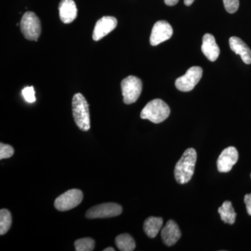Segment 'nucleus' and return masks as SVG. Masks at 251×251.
<instances>
[{
  "instance_id": "1",
  "label": "nucleus",
  "mask_w": 251,
  "mask_h": 251,
  "mask_svg": "<svg viewBox=\"0 0 251 251\" xmlns=\"http://www.w3.org/2000/svg\"><path fill=\"white\" fill-rule=\"evenodd\" d=\"M197 161V152L193 148H188L176 163L175 168V178L180 184L188 183L194 174Z\"/></svg>"
},
{
  "instance_id": "2",
  "label": "nucleus",
  "mask_w": 251,
  "mask_h": 251,
  "mask_svg": "<svg viewBox=\"0 0 251 251\" xmlns=\"http://www.w3.org/2000/svg\"><path fill=\"white\" fill-rule=\"evenodd\" d=\"M72 111L74 121L82 131L90 129V115L89 104L82 94L77 93L73 97Z\"/></svg>"
},
{
  "instance_id": "3",
  "label": "nucleus",
  "mask_w": 251,
  "mask_h": 251,
  "mask_svg": "<svg viewBox=\"0 0 251 251\" xmlns=\"http://www.w3.org/2000/svg\"><path fill=\"white\" fill-rule=\"evenodd\" d=\"M171 109L168 104L159 99H153L149 102L140 113L143 120H148L154 124L161 123L168 119Z\"/></svg>"
},
{
  "instance_id": "4",
  "label": "nucleus",
  "mask_w": 251,
  "mask_h": 251,
  "mask_svg": "<svg viewBox=\"0 0 251 251\" xmlns=\"http://www.w3.org/2000/svg\"><path fill=\"white\" fill-rule=\"evenodd\" d=\"M21 32L25 39L37 41L41 33V21L34 12L27 11L23 15L20 23Z\"/></svg>"
},
{
  "instance_id": "5",
  "label": "nucleus",
  "mask_w": 251,
  "mask_h": 251,
  "mask_svg": "<svg viewBox=\"0 0 251 251\" xmlns=\"http://www.w3.org/2000/svg\"><path fill=\"white\" fill-rule=\"evenodd\" d=\"M121 87L124 103L129 105L139 98L143 90V82L139 77L129 75L122 81Z\"/></svg>"
},
{
  "instance_id": "6",
  "label": "nucleus",
  "mask_w": 251,
  "mask_h": 251,
  "mask_svg": "<svg viewBox=\"0 0 251 251\" xmlns=\"http://www.w3.org/2000/svg\"><path fill=\"white\" fill-rule=\"evenodd\" d=\"M83 199V194L79 189H71L60 195L54 201V207L60 211H69L79 205Z\"/></svg>"
},
{
  "instance_id": "7",
  "label": "nucleus",
  "mask_w": 251,
  "mask_h": 251,
  "mask_svg": "<svg viewBox=\"0 0 251 251\" xmlns=\"http://www.w3.org/2000/svg\"><path fill=\"white\" fill-rule=\"evenodd\" d=\"M122 213V207L117 203L108 202L96 205L90 208L86 212L87 219H106L120 216Z\"/></svg>"
},
{
  "instance_id": "8",
  "label": "nucleus",
  "mask_w": 251,
  "mask_h": 251,
  "mask_svg": "<svg viewBox=\"0 0 251 251\" xmlns=\"http://www.w3.org/2000/svg\"><path fill=\"white\" fill-rule=\"evenodd\" d=\"M202 69L200 67L190 68L183 76L175 81L176 89L181 92H191L195 88L202 76Z\"/></svg>"
},
{
  "instance_id": "9",
  "label": "nucleus",
  "mask_w": 251,
  "mask_h": 251,
  "mask_svg": "<svg viewBox=\"0 0 251 251\" xmlns=\"http://www.w3.org/2000/svg\"><path fill=\"white\" fill-rule=\"evenodd\" d=\"M173 34V27L166 21L155 23L150 36V44L156 46L171 39Z\"/></svg>"
},
{
  "instance_id": "10",
  "label": "nucleus",
  "mask_w": 251,
  "mask_h": 251,
  "mask_svg": "<svg viewBox=\"0 0 251 251\" xmlns=\"http://www.w3.org/2000/svg\"><path fill=\"white\" fill-rule=\"evenodd\" d=\"M239 159V153L234 147L225 149L217 160V168L220 173H228Z\"/></svg>"
},
{
  "instance_id": "11",
  "label": "nucleus",
  "mask_w": 251,
  "mask_h": 251,
  "mask_svg": "<svg viewBox=\"0 0 251 251\" xmlns=\"http://www.w3.org/2000/svg\"><path fill=\"white\" fill-rule=\"evenodd\" d=\"M117 20L112 16H103L96 23L94 27L92 39L98 41L103 39L109 33L111 32L116 28Z\"/></svg>"
},
{
  "instance_id": "12",
  "label": "nucleus",
  "mask_w": 251,
  "mask_h": 251,
  "mask_svg": "<svg viewBox=\"0 0 251 251\" xmlns=\"http://www.w3.org/2000/svg\"><path fill=\"white\" fill-rule=\"evenodd\" d=\"M181 237L179 226L173 220H169L161 231L163 244L167 247H173Z\"/></svg>"
},
{
  "instance_id": "13",
  "label": "nucleus",
  "mask_w": 251,
  "mask_h": 251,
  "mask_svg": "<svg viewBox=\"0 0 251 251\" xmlns=\"http://www.w3.org/2000/svg\"><path fill=\"white\" fill-rule=\"evenodd\" d=\"M59 13L62 22L69 24L77 17L76 4L74 0H62L59 4Z\"/></svg>"
},
{
  "instance_id": "14",
  "label": "nucleus",
  "mask_w": 251,
  "mask_h": 251,
  "mask_svg": "<svg viewBox=\"0 0 251 251\" xmlns=\"http://www.w3.org/2000/svg\"><path fill=\"white\" fill-rule=\"evenodd\" d=\"M202 51L206 58L211 62H215L220 54V49L216 42L215 38L211 34L203 36Z\"/></svg>"
},
{
  "instance_id": "15",
  "label": "nucleus",
  "mask_w": 251,
  "mask_h": 251,
  "mask_svg": "<svg viewBox=\"0 0 251 251\" xmlns=\"http://www.w3.org/2000/svg\"><path fill=\"white\" fill-rule=\"evenodd\" d=\"M229 47L235 54L240 55L246 64H251V50L249 46L237 36H232L229 40Z\"/></svg>"
},
{
  "instance_id": "16",
  "label": "nucleus",
  "mask_w": 251,
  "mask_h": 251,
  "mask_svg": "<svg viewBox=\"0 0 251 251\" xmlns=\"http://www.w3.org/2000/svg\"><path fill=\"white\" fill-rule=\"evenodd\" d=\"M163 224V220L161 217L150 216L144 222L143 229L149 237L155 238L159 232Z\"/></svg>"
},
{
  "instance_id": "17",
  "label": "nucleus",
  "mask_w": 251,
  "mask_h": 251,
  "mask_svg": "<svg viewBox=\"0 0 251 251\" xmlns=\"http://www.w3.org/2000/svg\"><path fill=\"white\" fill-rule=\"evenodd\" d=\"M221 219L225 223L229 225H233L235 223L237 213L234 211L232 202L230 201H225L222 206L218 209Z\"/></svg>"
},
{
  "instance_id": "18",
  "label": "nucleus",
  "mask_w": 251,
  "mask_h": 251,
  "mask_svg": "<svg viewBox=\"0 0 251 251\" xmlns=\"http://www.w3.org/2000/svg\"><path fill=\"white\" fill-rule=\"evenodd\" d=\"M115 244L119 250L133 251L135 249V242L133 238L128 234H122L115 238Z\"/></svg>"
},
{
  "instance_id": "19",
  "label": "nucleus",
  "mask_w": 251,
  "mask_h": 251,
  "mask_svg": "<svg viewBox=\"0 0 251 251\" xmlns=\"http://www.w3.org/2000/svg\"><path fill=\"white\" fill-rule=\"evenodd\" d=\"M12 217L11 213L6 209L0 210V234L4 235L11 227Z\"/></svg>"
},
{
  "instance_id": "20",
  "label": "nucleus",
  "mask_w": 251,
  "mask_h": 251,
  "mask_svg": "<svg viewBox=\"0 0 251 251\" xmlns=\"http://www.w3.org/2000/svg\"><path fill=\"white\" fill-rule=\"evenodd\" d=\"M74 246L77 251H92L95 247V242L92 238H82L75 241Z\"/></svg>"
},
{
  "instance_id": "21",
  "label": "nucleus",
  "mask_w": 251,
  "mask_h": 251,
  "mask_svg": "<svg viewBox=\"0 0 251 251\" xmlns=\"http://www.w3.org/2000/svg\"><path fill=\"white\" fill-rule=\"evenodd\" d=\"M14 149L9 145L0 144V159L9 158L14 155Z\"/></svg>"
},
{
  "instance_id": "22",
  "label": "nucleus",
  "mask_w": 251,
  "mask_h": 251,
  "mask_svg": "<svg viewBox=\"0 0 251 251\" xmlns=\"http://www.w3.org/2000/svg\"><path fill=\"white\" fill-rule=\"evenodd\" d=\"M22 94L27 103H32L36 101L35 92L32 86L25 87L22 90Z\"/></svg>"
},
{
  "instance_id": "23",
  "label": "nucleus",
  "mask_w": 251,
  "mask_h": 251,
  "mask_svg": "<svg viewBox=\"0 0 251 251\" xmlns=\"http://www.w3.org/2000/svg\"><path fill=\"white\" fill-rule=\"evenodd\" d=\"M225 9L229 14L237 12L239 7V0H223Z\"/></svg>"
},
{
  "instance_id": "24",
  "label": "nucleus",
  "mask_w": 251,
  "mask_h": 251,
  "mask_svg": "<svg viewBox=\"0 0 251 251\" xmlns=\"http://www.w3.org/2000/svg\"><path fill=\"white\" fill-rule=\"evenodd\" d=\"M244 203H245L246 206H247V210L248 214L251 216V193L250 194H247L244 196Z\"/></svg>"
},
{
  "instance_id": "25",
  "label": "nucleus",
  "mask_w": 251,
  "mask_h": 251,
  "mask_svg": "<svg viewBox=\"0 0 251 251\" xmlns=\"http://www.w3.org/2000/svg\"><path fill=\"white\" fill-rule=\"evenodd\" d=\"M178 1L179 0H164L165 4L171 6H175L177 4Z\"/></svg>"
},
{
  "instance_id": "26",
  "label": "nucleus",
  "mask_w": 251,
  "mask_h": 251,
  "mask_svg": "<svg viewBox=\"0 0 251 251\" xmlns=\"http://www.w3.org/2000/svg\"><path fill=\"white\" fill-rule=\"evenodd\" d=\"M195 0H184V4L186 6H191L194 2Z\"/></svg>"
},
{
  "instance_id": "27",
  "label": "nucleus",
  "mask_w": 251,
  "mask_h": 251,
  "mask_svg": "<svg viewBox=\"0 0 251 251\" xmlns=\"http://www.w3.org/2000/svg\"><path fill=\"white\" fill-rule=\"evenodd\" d=\"M104 251H115V249L112 247H108L106 248V249H104Z\"/></svg>"
},
{
  "instance_id": "28",
  "label": "nucleus",
  "mask_w": 251,
  "mask_h": 251,
  "mask_svg": "<svg viewBox=\"0 0 251 251\" xmlns=\"http://www.w3.org/2000/svg\"></svg>"
}]
</instances>
